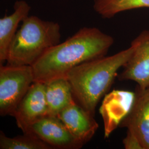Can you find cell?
Here are the masks:
<instances>
[{
  "label": "cell",
  "mask_w": 149,
  "mask_h": 149,
  "mask_svg": "<svg viewBox=\"0 0 149 149\" xmlns=\"http://www.w3.org/2000/svg\"><path fill=\"white\" fill-rule=\"evenodd\" d=\"M113 43V38L98 28L84 27L64 42L50 48L32 65L34 82L45 84L66 78L74 67L105 56Z\"/></svg>",
  "instance_id": "obj_1"
},
{
  "label": "cell",
  "mask_w": 149,
  "mask_h": 149,
  "mask_svg": "<svg viewBox=\"0 0 149 149\" xmlns=\"http://www.w3.org/2000/svg\"><path fill=\"white\" fill-rule=\"evenodd\" d=\"M135 45L113 55L87 61L72 69L66 74L74 101L95 116V109L118 76V71L128 61Z\"/></svg>",
  "instance_id": "obj_2"
},
{
  "label": "cell",
  "mask_w": 149,
  "mask_h": 149,
  "mask_svg": "<svg viewBox=\"0 0 149 149\" xmlns=\"http://www.w3.org/2000/svg\"><path fill=\"white\" fill-rule=\"evenodd\" d=\"M60 26L37 16H28L17 31L8 50V65L32 66L50 48L60 42Z\"/></svg>",
  "instance_id": "obj_3"
},
{
  "label": "cell",
  "mask_w": 149,
  "mask_h": 149,
  "mask_svg": "<svg viewBox=\"0 0 149 149\" xmlns=\"http://www.w3.org/2000/svg\"><path fill=\"white\" fill-rule=\"evenodd\" d=\"M32 66L1 65L0 114L12 116L33 83Z\"/></svg>",
  "instance_id": "obj_4"
},
{
  "label": "cell",
  "mask_w": 149,
  "mask_h": 149,
  "mask_svg": "<svg viewBox=\"0 0 149 149\" xmlns=\"http://www.w3.org/2000/svg\"><path fill=\"white\" fill-rule=\"evenodd\" d=\"M23 133L39 139L52 149H79L84 145L74 138L58 116H46L29 125Z\"/></svg>",
  "instance_id": "obj_5"
},
{
  "label": "cell",
  "mask_w": 149,
  "mask_h": 149,
  "mask_svg": "<svg viewBox=\"0 0 149 149\" xmlns=\"http://www.w3.org/2000/svg\"><path fill=\"white\" fill-rule=\"evenodd\" d=\"M132 42L135 49L118 77L120 81H133L140 88H146L149 87V31L141 32Z\"/></svg>",
  "instance_id": "obj_6"
},
{
  "label": "cell",
  "mask_w": 149,
  "mask_h": 149,
  "mask_svg": "<svg viewBox=\"0 0 149 149\" xmlns=\"http://www.w3.org/2000/svg\"><path fill=\"white\" fill-rule=\"evenodd\" d=\"M45 88L44 83H33L12 116L23 132L33 123L49 116Z\"/></svg>",
  "instance_id": "obj_7"
},
{
  "label": "cell",
  "mask_w": 149,
  "mask_h": 149,
  "mask_svg": "<svg viewBox=\"0 0 149 149\" xmlns=\"http://www.w3.org/2000/svg\"><path fill=\"white\" fill-rule=\"evenodd\" d=\"M119 127L135 135L143 149H149V87L136 86L132 106Z\"/></svg>",
  "instance_id": "obj_8"
},
{
  "label": "cell",
  "mask_w": 149,
  "mask_h": 149,
  "mask_svg": "<svg viewBox=\"0 0 149 149\" xmlns=\"http://www.w3.org/2000/svg\"><path fill=\"white\" fill-rule=\"evenodd\" d=\"M135 93L126 91L114 90L104 97L100 113L104 122V136L108 138L129 112Z\"/></svg>",
  "instance_id": "obj_9"
},
{
  "label": "cell",
  "mask_w": 149,
  "mask_h": 149,
  "mask_svg": "<svg viewBox=\"0 0 149 149\" xmlns=\"http://www.w3.org/2000/svg\"><path fill=\"white\" fill-rule=\"evenodd\" d=\"M58 117L74 138L84 144L92 138L98 128L94 116L76 102L65 108Z\"/></svg>",
  "instance_id": "obj_10"
},
{
  "label": "cell",
  "mask_w": 149,
  "mask_h": 149,
  "mask_svg": "<svg viewBox=\"0 0 149 149\" xmlns=\"http://www.w3.org/2000/svg\"><path fill=\"white\" fill-rule=\"evenodd\" d=\"M31 6L24 0L17 1L14 5V12L9 16L0 19V65L7 60L11 42L16 35L20 22L29 16Z\"/></svg>",
  "instance_id": "obj_11"
},
{
  "label": "cell",
  "mask_w": 149,
  "mask_h": 149,
  "mask_svg": "<svg viewBox=\"0 0 149 149\" xmlns=\"http://www.w3.org/2000/svg\"><path fill=\"white\" fill-rule=\"evenodd\" d=\"M45 85L49 116H58L65 108L75 102L71 87L66 78L55 79Z\"/></svg>",
  "instance_id": "obj_12"
},
{
  "label": "cell",
  "mask_w": 149,
  "mask_h": 149,
  "mask_svg": "<svg viewBox=\"0 0 149 149\" xmlns=\"http://www.w3.org/2000/svg\"><path fill=\"white\" fill-rule=\"evenodd\" d=\"M149 8V0H94L93 9L104 18H111L124 11Z\"/></svg>",
  "instance_id": "obj_13"
},
{
  "label": "cell",
  "mask_w": 149,
  "mask_h": 149,
  "mask_svg": "<svg viewBox=\"0 0 149 149\" xmlns=\"http://www.w3.org/2000/svg\"><path fill=\"white\" fill-rule=\"evenodd\" d=\"M1 149H50L48 144L34 136L24 134L14 138L6 136L0 132Z\"/></svg>",
  "instance_id": "obj_14"
},
{
  "label": "cell",
  "mask_w": 149,
  "mask_h": 149,
  "mask_svg": "<svg viewBox=\"0 0 149 149\" xmlns=\"http://www.w3.org/2000/svg\"><path fill=\"white\" fill-rule=\"evenodd\" d=\"M123 143L126 149H143V147L141 145L137 137L127 131V134L125 138L123 140Z\"/></svg>",
  "instance_id": "obj_15"
}]
</instances>
